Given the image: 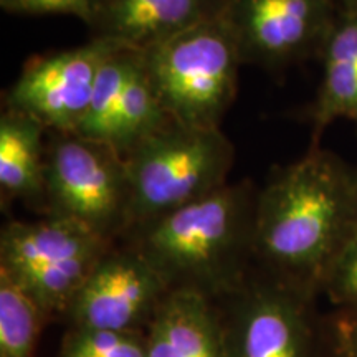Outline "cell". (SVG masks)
Masks as SVG:
<instances>
[{"mask_svg": "<svg viewBox=\"0 0 357 357\" xmlns=\"http://www.w3.org/2000/svg\"><path fill=\"white\" fill-rule=\"evenodd\" d=\"M167 284L137 248L116 242L93 268L68 312V328L146 333Z\"/></svg>", "mask_w": 357, "mask_h": 357, "instance_id": "9", "label": "cell"}, {"mask_svg": "<svg viewBox=\"0 0 357 357\" xmlns=\"http://www.w3.org/2000/svg\"><path fill=\"white\" fill-rule=\"evenodd\" d=\"M144 336L147 357H225L217 303L197 293H169Z\"/></svg>", "mask_w": 357, "mask_h": 357, "instance_id": "12", "label": "cell"}, {"mask_svg": "<svg viewBox=\"0 0 357 357\" xmlns=\"http://www.w3.org/2000/svg\"><path fill=\"white\" fill-rule=\"evenodd\" d=\"M118 45L102 38L35 56L8 88L7 109L26 114L47 131L77 132L91 105L100 71Z\"/></svg>", "mask_w": 357, "mask_h": 357, "instance_id": "8", "label": "cell"}, {"mask_svg": "<svg viewBox=\"0 0 357 357\" xmlns=\"http://www.w3.org/2000/svg\"><path fill=\"white\" fill-rule=\"evenodd\" d=\"M321 52L323 82L311 111L314 139L336 119L357 121V7L337 13Z\"/></svg>", "mask_w": 357, "mask_h": 357, "instance_id": "13", "label": "cell"}, {"mask_svg": "<svg viewBox=\"0 0 357 357\" xmlns=\"http://www.w3.org/2000/svg\"><path fill=\"white\" fill-rule=\"evenodd\" d=\"M319 357H357V314L321 311Z\"/></svg>", "mask_w": 357, "mask_h": 357, "instance_id": "18", "label": "cell"}, {"mask_svg": "<svg viewBox=\"0 0 357 357\" xmlns=\"http://www.w3.org/2000/svg\"><path fill=\"white\" fill-rule=\"evenodd\" d=\"M225 0H100L89 26L93 38L144 53L220 15Z\"/></svg>", "mask_w": 357, "mask_h": 357, "instance_id": "11", "label": "cell"}, {"mask_svg": "<svg viewBox=\"0 0 357 357\" xmlns=\"http://www.w3.org/2000/svg\"><path fill=\"white\" fill-rule=\"evenodd\" d=\"M124 159L131 182L128 236L229 184L235 149L220 128L172 121Z\"/></svg>", "mask_w": 357, "mask_h": 357, "instance_id": "3", "label": "cell"}, {"mask_svg": "<svg viewBox=\"0 0 357 357\" xmlns=\"http://www.w3.org/2000/svg\"><path fill=\"white\" fill-rule=\"evenodd\" d=\"M342 2V8H356L357 7V0H341Z\"/></svg>", "mask_w": 357, "mask_h": 357, "instance_id": "20", "label": "cell"}, {"mask_svg": "<svg viewBox=\"0 0 357 357\" xmlns=\"http://www.w3.org/2000/svg\"><path fill=\"white\" fill-rule=\"evenodd\" d=\"M257 194L250 181L229 182L121 242L139 250L169 291H192L218 301L255 270Z\"/></svg>", "mask_w": 357, "mask_h": 357, "instance_id": "2", "label": "cell"}, {"mask_svg": "<svg viewBox=\"0 0 357 357\" xmlns=\"http://www.w3.org/2000/svg\"><path fill=\"white\" fill-rule=\"evenodd\" d=\"M243 63L283 68L321 50L337 13L333 0H225Z\"/></svg>", "mask_w": 357, "mask_h": 357, "instance_id": "10", "label": "cell"}, {"mask_svg": "<svg viewBox=\"0 0 357 357\" xmlns=\"http://www.w3.org/2000/svg\"><path fill=\"white\" fill-rule=\"evenodd\" d=\"M42 124L6 109L0 116V192L2 200H24L47 208V146Z\"/></svg>", "mask_w": 357, "mask_h": 357, "instance_id": "14", "label": "cell"}, {"mask_svg": "<svg viewBox=\"0 0 357 357\" xmlns=\"http://www.w3.org/2000/svg\"><path fill=\"white\" fill-rule=\"evenodd\" d=\"M144 60L174 123L220 128L235 100L243 63L222 13L144 52Z\"/></svg>", "mask_w": 357, "mask_h": 357, "instance_id": "4", "label": "cell"}, {"mask_svg": "<svg viewBox=\"0 0 357 357\" xmlns=\"http://www.w3.org/2000/svg\"><path fill=\"white\" fill-rule=\"evenodd\" d=\"M357 230V171L312 144L258 190L255 268L312 300Z\"/></svg>", "mask_w": 357, "mask_h": 357, "instance_id": "1", "label": "cell"}, {"mask_svg": "<svg viewBox=\"0 0 357 357\" xmlns=\"http://www.w3.org/2000/svg\"><path fill=\"white\" fill-rule=\"evenodd\" d=\"M58 357H147L142 333L68 328Z\"/></svg>", "mask_w": 357, "mask_h": 357, "instance_id": "16", "label": "cell"}, {"mask_svg": "<svg viewBox=\"0 0 357 357\" xmlns=\"http://www.w3.org/2000/svg\"><path fill=\"white\" fill-rule=\"evenodd\" d=\"M321 298L328 310L357 314V230L329 271Z\"/></svg>", "mask_w": 357, "mask_h": 357, "instance_id": "17", "label": "cell"}, {"mask_svg": "<svg viewBox=\"0 0 357 357\" xmlns=\"http://www.w3.org/2000/svg\"><path fill=\"white\" fill-rule=\"evenodd\" d=\"M100 0H0V7L17 15H70L91 25Z\"/></svg>", "mask_w": 357, "mask_h": 357, "instance_id": "19", "label": "cell"}, {"mask_svg": "<svg viewBox=\"0 0 357 357\" xmlns=\"http://www.w3.org/2000/svg\"><path fill=\"white\" fill-rule=\"evenodd\" d=\"M48 321L42 306L0 271V357H35L40 333Z\"/></svg>", "mask_w": 357, "mask_h": 357, "instance_id": "15", "label": "cell"}, {"mask_svg": "<svg viewBox=\"0 0 357 357\" xmlns=\"http://www.w3.org/2000/svg\"><path fill=\"white\" fill-rule=\"evenodd\" d=\"M215 303L225 357H319L318 300L258 268Z\"/></svg>", "mask_w": 357, "mask_h": 357, "instance_id": "7", "label": "cell"}, {"mask_svg": "<svg viewBox=\"0 0 357 357\" xmlns=\"http://www.w3.org/2000/svg\"><path fill=\"white\" fill-rule=\"evenodd\" d=\"M45 194V215L71 218L113 243L126 236L131 208L126 159L105 142L53 132Z\"/></svg>", "mask_w": 357, "mask_h": 357, "instance_id": "6", "label": "cell"}, {"mask_svg": "<svg viewBox=\"0 0 357 357\" xmlns=\"http://www.w3.org/2000/svg\"><path fill=\"white\" fill-rule=\"evenodd\" d=\"M109 240L60 215L12 220L0 234V271L25 289L48 318H65Z\"/></svg>", "mask_w": 357, "mask_h": 357, "instance_id": "5", "label": "cell"}]
</instances>
